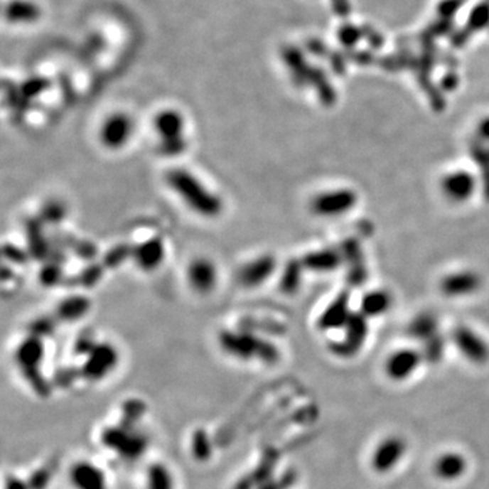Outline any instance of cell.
Listing matches in <instances>:
<instances>
[{
  "label": "cell",
  "mask_w": 489,
  "mask_h": 489,
  "mask_svg": "<svg viewBox=\"0 0 489 489\" xmlns=\"http://www.w3.org/2000/svg\"><path fill=\"white\" fill-rule=\"evenodd\" d=\"M168 186L180 199L196 214L204 217H215L223 210L222 200L208 190L199 180L183 168H173L166 176Z\"/></svg>",
  "instance_id": "6da1fadb"
},
{
  "label": "cell",
  "mask_w": 489,
  "mask_h": 489,
  "mask_svg": "<svg viewBox=\"0 0 489 489\" xmlns=\"http://www.w3.org/2000/svg\"><path fill=\"white\" fill-rule=\"evenodd\" d=\"M219 341L225 351L242 360L259 359L265 363H275L279 358L274 344L249 332L225 331L220 333Z\"/></svg>",
  "instance_id": "7a4b0ae2"
},
{
  "label": "cell",
  "mask_w": 489,
  "mask_h": 489,
  "mask_svg": "<svg viewBox=\"0 0 489 489\" xmlns=\"http://www.w3.org/2000/svg\"><path fill=\"white\" fill-rule=\"evenodd\" d=\"M132 120L124 113H114L107 117L101 128V141L110 150L124 147L132 136Z\"/></svg>",
  "instance_id": "3957f363"
},
{
  "label": "cell",
  "mask_w": 489,
  "mask_h": 489,
  "mask_svg": "<svg viewBox=\"0 0 489 489\" xmlns=\"http://www.w3.org/2000/svg\"><path fill=\"white\" fill-rule=\"evenodd\" d=\"M405 448L407 446L401 438L398 436L386 438L378 444V447L374 451L372 461H371L374 471H377L378 473H386L392 471L399 462V459L402 458Z\"/></svg>",
  "instance_id": "277c9868"
},
{
  "label": "cell",
  "mask_w": 489,
  "mask_h": 489,
  "mask_svg": "<svg viewBox=\"0 0 489 489\" xmlns=\"http://www.w3.org/2000/svg\"><path fill=\"white\" fill-rule=\"evenodd\" d=\"M454 341L461 353L475 365H484L489 360V347L471 329L461 328L454 333Z\"/></svg>",
  "instance_id": "5b68a950"
},
{
  "label": "cell",
  "mask_w": 489,
  "mask_h": 489,
  "mask_svg": "<svg viewBox=\"0 0 489 489\" xmlns=\"http://www.w3.org/2000/svg\"><path fill=\"white\" fill-rule=\"evenodd\" d=\"M117 363V352L109 344H98L89 353L83 372L90 380H100Z\"/></svg>",
  "instance_id": "8992f818"
},
{
  "label": "cell",
  "mask_w": 489,
  "mask_h": 489,
  "mask_svg": "<svg viewBox=\"0 0 489 489\" xmlns=\"http://www.w3.org/2000/svg\"><path fill=\"white\" fill-rule=\"evenodd\" d=\"M43 355L44 348L41 337L31 335L19 345L16 351V360L29 380L37 378L38 366L43 360Z\"/></svg>",
  "instance_id": "52a82bcc"
},
{
  "label": "cell",
  "mask_w": 489,
  "mask_h": 489,
  "mask_svg": "<svg viewBox=\"0 0 489 489\" xmlns=\"http://www.w3.org/2000/svg\"><path fill=\"white\" fill-rule=\"evenodd\" d=\"M275 257L265 254L257 257L256 260L250 261L244 265L240 272V283L247 287L254 289L261 286L269 276L275 272Z\"/></svg>",
  "instance_id": "ba28073f"
},
{
  "label": "cell",
  "mask_w": 489,
  "mask_h": 489,
  "mask_svg": "<svg viewBox=\"0 0 489 489\" xmlns=\"http://www.w3.org/2000/svg\"><path fill=\"white\" fill-rule=\"evenodd\" d=\"M71 484L75 489H107L104 472L92 462H77L70 472Z\"/></svg>",
  "instance_id": "9c48e42d"
},
{
  "label": "cell",
  "mask_w": 489,
  "mask_h": 489,
  "mask_svg": "<svg viewBox=\"0 0 489 489\" xmlns=\"http://www.w3.org/2000/svg\"><path fill=\"white\" fill-rule=\"evenodd\" d=\"M355 203V195L350 190H333L322 193L313 201V210L318 215H338L348 211Z\"/></svg>",
  "instance_id": "30bf717a"
},
{
  "label": "cell",
  "mask_w": 489,
  "mask_h": 489,
  "mask_svg": "<svg viewBox=\"0 0 489 489\" xmlns=\"http://www.w3.org/2000/svg\"><path fill=\"white\" fill-rule=\"evenodd\" d=\"M132 259L143 271L156 269L165 259V244L161 238L149 240L138 246H134Z\"/></svg>",
  "instance_id": "8fae6325"
},
{
  "label": "cell",
  "mask_w": 489,
  "mask_h": 489,
  "mask_svg": "<svg viewBox=\"0 0 489 489\" xmlns=\"http://www.w3.org/2000/svg\"><path fill=\"white\" fill-rule=\"evenodd\" d=\"M421 356L419 352L412 350H401L394 352L386 362V374L393 381H402L412 375L414 370L420 365Z\"/></svg>",
  "instance_id": "7c38bea8"
},
{
  "label": "cell",
  "mask_w": 489,
  "mask_h": 489,
  "mask_svg": "<svg viewBox=\"0 0 489 489\" xmlns=\"http://www.w3.org/2000/svg\"><path fill=\"white\" fill-rule=\"evenodd\" d=\"M183 117L177 110H163L155 117V129L161 138V143L180 141L183 138Z\"/></svg>",
  "instance_id": "4fadbf2b"
},
{
  "label": "cell",
  "mask_w": 489,
  "mask_h": 489,
  "mask_svg": "<svg viewBox=\"0 0 489 489\" xmlns=\"http://www.w3.org/2000/svg\"><path fill=\"white\" fill-rule=\"evenodd\" d=\"M216 268L207 259H198L188 268V280L192 289L200 294H207L213 290L216 284Z\"/></svg>",
  "instance_id": "5bb4252c"
},
{
  "label": "cell",
  "mask_w": 489,
  "mask_h": 489,
  "mask_svg": "<svg viewBox=\"0 0 489 489\" xmlns=\"http://www.w3.org/2000/svg\"><path fill=\"white\" fill-rule=\"evenodd\" d=\"M444 193L450 200L463 201L469 199L474 190L473 177L466 171H456L444 177Z\"/></svg>",
  "instance_id": "9a60e30c"
},
{
  "label": "cell",
  "mask_w": 489,
  "mask_h": 489,
  "mask_svg": "<svg viewBox=\"0 0 489 489\" xmlns=\"http://www.w3.org/2000/svg\"><path fill=\"white\" fill-rule=\"evenodd\" d=\"M466 471V459L458 453H446L435 462V474L444 481L457 480Z\"/></svg>",
  "instance_id": "2e32d148"
},
{
  "label": "cell",
  "mask_w": 489,
  "mask_h": 489,
  "mask_svg": "<svg viewBox=\"0 0 489 489\" xmlns=\"http://www.w3.org/2000/svg\"><path fill=\"white\" fill-rule=\"evenodd\" d=\"M6 18L13 23H33L41 11L38 6L29 0H13L6 6Z\"/></svg>",
  "instance_id": "e0dca14e"
},
{
  "label": "cell",
  "mask_w": 489,
  "mask_h": 489,
  "mask_svg": "<svg viewBox=\"0 0 489 489\" xmlns=\"http://www.w3.org/2000/svg\"><path fill=\"white\" fill-rule=\"evenodd\" d=\"M92 303L85 296H70L58 307V317L61 321L72 322L82 320L90 310Z\"/></svg>",
  "instance_id": "ac0fdd59"
},
{
  "label": "cell",
  "mask_w": 489,
  "mask_h": 489,
  "mask_svg": "<svg viewBox=\"0 0 489 489\" xmlns=\"http://www.w3.org/2000/svg\"><path fill=\"white\" fill-rule=\"evenodd\" d=\"M26 235L31 256L37 260H43L50 254V247L43 234V226L38 219H31L26 223Z\"/></svg>",
  "instance_id": "d6986e66"
},
{
  "label": "cell",
  "mask_w": 489,
  "mask_h": 489,
  "mask_svg": "<svg viewBox=\"0 0 489 489\" xmlns=\"http://www.w3.org/2000/svg\"><path fill=\"white\" fill-rule=\"evenodd\" d=\"M478 279L473 274H458L450 276L444 280V291L447 295H466L478 286Z\"/></svg>",
  "instance_id": "ffe728a7"
},
{
  "label": "cell",
  "mask_w": 489,
  "mask_h": 489,
  "mask_svg": "<svg viewBox=\"0 0 489 489\" xmlns=\"http://www.w3.org/2000/svg\"><path fill=\"white\" fill-rule=\"evenodd\" d=\"M337 264V256L333 252H316L310 253L305 257L303 265L313 271H329L335 268Z\"/></svg>",
  "instance_id": "44dd1931"
},
{
  "label": "cell",
  "mask_w": 489,
  "mask_h": 489,
  "mask_svg": "<svg viewBox=\"0 0 489 489\" xmlns=\"http://www.w3.org/2000/svg\"><path fill=\"white\" fill-rule=\"evenodd\" d=\"M132 252H134V247L129 246V244H117V246L112 247L105 254L104 264H105L107 268H112V269L117 268V267H120L122 264L128 260L129 257H132Z\"/></svg>",
  "instance_id": "7402d4cb"
},
{
  "label": "cell",
  "mask_w": 489,
  "mask_h": 489,
  "mask_svg": "<svg viewBox=\"0 0 489 489\" xmlns=\"http://www.w3.org/2000/svg\"><path fill=\"white\" fill-rule=\"evenodd\" d=\"M389 307V296L385 292H371L363 301V310L367 314L375 316Z\"/></svg>",
  "instance_id": "603a6c76"
},
{
  "label": "cell",
  "mask_w": 489,
  "mask_h": 489,
  "mask_svg": "<svg viewBox=\"0 0 489 489\" xmlns=\"http://www.w3.org/2000/svg\"><path fill=\"white\" fill-rule=\"evenodd\" d=\"M299 281H301V267L296 261H292L287 265L284 275L281 276V284H280L281 290L287 294L295 292L299 286Z\"/></svg>",
  "instance_id": "cb8c5ba5"
},
{
  "label": "cell",
  "mask_w": 489,
  "mask_h": 489,
  "mask_svg": "<svg viewBox=\"0 0 489 489\" xmlns=\"http://www.w3.org/2000/svg\"><path fill=\"white\" fill-rule=\"evenodd\" d=\"M173 481L165 466H154L149 473V489H171Z\"/></svg>",
  "instance_id": "d4e9b609"
},
{
  "label": "cell",
  "mask_w": 489,
  "mask_h": 489,
  "mask_svg": "<svg viewBox=\"0 0 489 489\" xmlns=\"http://www.w3.org/2000/svg\"><path fill=\"white\" fill-rule=\"evenodd\" d=\"M345 311L343 306L335 305L331 306L328 311H325V314L322 316L320 325L323 329H331V328H337V325H341L343 322H345Z\"/></svg>",
  "instance_id": "484cf974"
},
{
  "label": "cell",
  "mask_w": 489,
  "mask_h": 489,
  "mask_svg": "<svg viewBox=\"0 0 489 489\" xmlns=\"http://www.w3.org/2000/svg\"><path fill=\"white\" fill-rule=\"evenodd\" d=\"M65 216V208L58 201L46 203L41 210V220L49 225H58Z\"/></svg>",
  "instance_id": "4316f807"
},
{
  "label": "cell",
  "mask_w": 489,
  "mask_h": 489,
  "mask_svg": "<svg viewBox=\"0 0 489 489\" xmlns=\"http://www.w3.org/2000/svg\"><path fill=\"white\" fill-rule=\"evenodd\" d=\"M432 333H434V320L429 317L419 318L411 328V335L414 336V338H420V340L432 338L434 337Z\"/></svg>",
  "instance_id": "83f0119b"
},
{
  "label": "cell",
  "mask_w": 489,
  "mask_h": 489,
  "mask_svg": "<svg viewBox=\"0 0 489 489\" xmlns=\"http://www.w3.org/2000/svg\"><path fill=\"white\" fill-rule=\"evenodd\" d=\"M101 277H102V268L97 264H92L86 269H83V272L79 276V281H80L79 284L86 289H90L100 281Z\"/></svg>",
  "instance_id": "f1b7e54d"
},
{
  "label": "cell",
  "mask_w": 489,
  "mask_h": 489,
  "mask_svg": "<svg viewBox=\"0 0 489 489\" xmlns=\"http://www.w3.org/2000/svg\"><path fill=\"white\" fill-rule=\"evenodd\" d=\"M61 269L58 261H52L41 271V281L45 286H55L60 280Z\"/></svg>",
  "instance_id": "f546056e"
},
{
  "label": "cell",
  "mask_w": 489,
  "mask_h": 489,
  "mask_svg": "<svg viewBox=\"0 0 489 489\" xmlns=\"http://www.w3.org/2000/svg\"><path fill=\"white\" fill-rule=\"evenodd\" d=\"M53 328H55V326H53V321H52L50 318H48V317H43V318L37 320V321L31 325V335L38 337H45L52 333Z\"/></svg>",
  "instance_id": "4dcf8cb0"
},
{
  "label": "cell",
  "mask_w": 489,
  "mask_h": 489,
  "mask_svg": "<svg viewBox=\"0 0 489 489\" xmlns=\"http://www.w3.org/2000/svg\"><path fill=\"white\" fill-rule=\"evenodd\" d=\"M70 244L74 252L77 253L83 259H92L95 256V247L90 242H83V241H72V242H65Z\"/></svg>",
  "instance_id": "1f68e13d"
},
{
  "label": "cell",
  "mask_w": 489,
  "mask_h": 489,
  "mask_svg": "<svg viewBox=\"0 0 489 489\" xmlns=\"http://www.w3.org/2000/svg\"><path fill=\"white\" fill-rule=\"evenodd\" d=\"M427 359L429 362H438L441 358H442V352H444V344L441 341H438V338L432 337L431 341L428 343L427 350Z\"/></svg>",
  "instance_id": "d6a6232c"
},
{
  "label": "cell",
  "mask_w": 489,
  "mask_h": 489,
  "mask_svg": "<svg viewBox=\"0 0 489 489\" xmlns=\"http://www.w3.org/2000/svg\"><path fill=\"white\" fill-rule=\"evenodd\" d=\"M4 256L7 259L14 261V262H18V264H25L26 260H28V254L25 252H22L21 249L13 246V244H6L4 246Z\"/></svg>",
  "instance_id": "836d02e7"
},
{
  "label": "cell",
  "mask_w": 489,
  "mask_h": 489,
  "mask_svg": "<svg viewBox=\"0 0 489 489\" xmlns=\"http://www.w3.org/2000/svg\"><path fill=\"white\" fill-rule=\"evenodd\" d=\"M481 135L484 136V138L489 139V122H485L483 125H481Z\"/></svg>",
  "instance_id": "e575fe53"
}]
</instances>
